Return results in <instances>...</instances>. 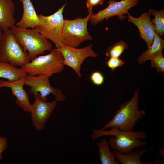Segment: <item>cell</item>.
<instances>
[{"label":"cell","instance_id":"ba28073f","mask_svg":"<svg viewBox=\"0 0 164 164\" xmlns=\"http://www.w3.org/2000/svg\"><path fill=\"white\" fill-rule=\"evenodd\" d=\"M139 0H121L116 2L114 0H110L108 2V6L104 9L99 10L97 13L94 14L89 21L93 26H94L104 19L107 20L115 16H118L120 20H123L126 17L124 15H128V10L136 6Z\"/></svg>","mask_w":164,"mask_h":164},{"label":"cell","instance_id":"d6986e66","mask_svg":"<svg viewBox=\"0 0 164 164\" xmlns=\"http://www.w3.org/2000/svg\"><path fill=\"white\" fill-rule=\"evenodd\" d=\"M164 48V39L159 34L155 32L152 45L146 51L142 52L138 57L137 59L138 63L141 64L150 60L155 53L162 51Z\"/></svg>","mask_w":164,"mask_h":164},{"label":"cell","instance_id":"4316f807","mask_svg":"<svg viewBox=\"0 0 164 164\" xmlns=\"http://www.w3.org/2000/svg\"><path fill=\"white\" fill-rule=\"evenodd\" d=\"M8 139L5 137H1L0 138V161L2 160L3 155L2 154L8 147Z\"/></svg>","mask_w":164,"mask_h":164},{"label":"cell","instance_id":"9c48e42d","mask_svg":"<svg viewBox=\"0 0 164 164\" xmlns=\"http://www.w3.org/2000/svg\"><path fill=\"white\" fill-rule=\"evenodd\" d=\"M49 78L43 74L34 76L28 75L25 78V85L30 87L29 92L33 95L37 93H39L41 99L44 101H47L46 97L52 93L57 102H63L65 98V95L60 89L51 86Z\"/></svg>","mask_w":164,"mask_h":164},{"label":"cell","instance_id":"277c9868","mask_svg":"<svg viewBox=\"0 0 164 164\" xmlns=\"http://www.w3.org/2000/svg\"><path fill=\"white\" fill-rule=\"evenodd\" d=\"M65 3L55 13L46 16L39 15V22L34 28L48 40L53 42L56 48L64 45L63 37L64 20L63 14Z\"/></svg>","mask_w":164,"mask_h":164},{"label":"cell","instance_id":"ffe728a7","mask_svg":"<svg viewBox=\"0 0 164 164\" xmlns=\"http://www.w3.org/2000/svg\"><path fill=\"white\" fill-rule=\"evenodd\" d=\"M98 148L100 159L102 164H119V161L116 160L113 152H110L108 141L105 138L101 139L97 143Z\"/></svg>","mask_w":164,"mask_h":164},{"label":"cell","instance_id":"83f0119b","mask_svg":"<svg viewBox=\"0 0 164 164\" xmlns=\"http://www.w3.org/2000/svg\"><path fill=\"white\" fill-rule=\"evenodd\" d=\"M159 155L160 157H162L164 158V149L162 148L159 150Z\"/></svg>","mask_w":164,"mask_h":164},{"label":"cell","instance_id":"3957f363","mask_svg":"<svg viewBox=\"0 0 164 164\" xmlns=\"http://www.w3.org/2000/svg\"><path fill=\"white\" fill-rule=\"evenodd\" d=\"M47 55L39 56L21 67V69L30 76L44 75L49 77L62 71L65 65L61 53L53 48Z\"/></svg>","mask_w":164,"mask_h":164},{"label":"cell","instance_id":"4fadbf2b","mask_svg":"<svg viewBox=\"0 0 164 164\" xmlns=\"http://www.w3.org/2000/svg\"><path fill=\"white\" fill-rule=\"evenodd\" d=\"M109 146L113 150L124 154L131 152L133 149L140 147H143L147 142L142 141V139L117 137L111 136L108 141Z\"/></svg>","mask_w":164,"mask_h":164},{"label":"cell","instance_id":"5bb4252c","mask_svg":"<svg viewBox=\"0 0 164 164\" xmlns=\"http://www.w3.org/2000/svg\"><path fill=\"white\" fill-rule=\"evenodd\" d=\"M20 1L23 6V15L15 25L22 28H35L39 23V19L31 0Z\"/></svg>","mask_w":164,"mask_h":164},{"label":"cell","instance_id":"ac0fdd59","mask_svg":"<svg viewBox=\"0 0 164 164\" xmlns=\"http://www.w3.org/2000/svg\"><path fill=\"white\" fill-rule=\"evenodd\" d=\"M28 75L21 68L9 63L0 61V78L6 79L9 81H14L25 77Z\"/></svg>","mask_w":164,"mask_h":164},{"label":"cell","instance_id":"7a4b0ae2","mask_svg":"<svg viewBox=\"0 0 164 164\" xmlns=\"http://www.w3.org/2000/svg\"><path fill=\"white\" fill-rule=\"evenodd\" d=\"M10 29L19 45L27 52L30 60L53 49L52 43L34 29L22 28L15 25Z\"/></svg>","mask_w":164,"mask_h":164},{"label":"cell","instance_id":"5b68a950","mask_svg":"<svg viewBox=\"0 0 164 164\" xmlns=\"http://www.w3.org/2000/svg\"><path fill=\"white\" fill-rule=\"evenodd\" d=\"M0 61L21 67L30 61L27 52L19 45L10 29L0 37Z\"/></svg>","mask_w":164,"mask_h":164},{"label":"cell","instance_id":"8fae6325","mask_svg":"<svg viewBox=\"0 0 164 164\" xmlns=\"http://www.w3.org/2000/svg\"><path fill=\"white\" fill-rule=\"evenodd\" d=\"M25 77L14 81L0 80V88H10L13 95L16 98V104L24 112L30 113L32 104L29 102V95L24 88Z\"/></svg>","mask_w":164,"mask_h":164},{"label":"cell","instance_id":"30bf717a","mask_svg":"<svg viewBox=\"0 0 164 164\" xmlns=\"http://www.w3.org/2000/svg\"><path fill=\"white\" fill-rule=\"evenodd\" d=\"M34 96L35 101L32 104L31 118L35 130L40 131L44 128L46 123L57 105V101L56 100L49 102L43 101L39 93Z\"/></svg>","mask_w":164,"mask_h":164},{"label":"cell","instance_id":"603a6c76","mask_svg":"<svg viewBox=\"0 0 164 164\" xmlns=\"http://www.w3.org/2000/svg\"><path fill=\"white\" fill-rule=\"evenodd\" d=\"M151 66L155 68L157 73H163L164 72V57L162 51L154 54L150 58Z\"/></svg>","mask_w":164,"mask_h":164},{"label":"cell","instance_id":"9a60e30c","mask_svg":"<svg viewBox=\"0 0 164 164\" xmlns=\"http://www.w3.org/2000/svg\"><path fill=\"white\" fill-rule=\"evenodd\" d=\"M15 9L12 0H0V28L2 30L9 29L15 25Z\"/></svg>","mask_w":164,"mask_h":164},{"label":"cell","instance_id":"4dcf8cb0","mask_svg":"<svg viewBox=\"0 0 164 164\" xmlns=\"http://www.w3.org/2000/svg\"><path fill=\"white\" fill-rule=\"evenodd\" d=\"M1 137H0V138Z\"/></svg>","mask_w":164,"mask_h":164},{"label":"cell","instance_id":"484cf974","mask_svg":"<svg viewBox=\"0 0 164 164\" xmlns=\"http://www.w3.org/2000/svg\"><path fill=\"white\" fill-rule=\"evenodd\" d=\"M104 0H87L86 5L88 13L93 12V7L98 5H102Z\"/></svg>","mask_w":164,"mask_h":164},{"label":"cell","instance_id":"8992f818","mask_svg":"<svg viewBox=\"0 0 164 164\" xmlns=\"http://www.w3.org/2000/svg\"><path fill=\"white\" fill-rule=\"evenodd\" d=\"M93 14L89 13L84 18L77 17L73 20H64L63 32L64 45L77 48L86 41L93 40L87 26Z\"/></svg>","mask_w":164,"mask_h":164},{"label":"cell","instance_id":"d4e9b609","mask_svg":"<svg viewBox=\"0 0 164 164\" xmlns=\"http://www.w3.org/2000/svg\"><path fill=\"white\" fill-rule=\"evenodd\" d=\"M90 79L93 84L98 86L101 85L104 81L103 75L99 71L93 72L91 75Z\"/></svg>","mask_w":164,"mask_h":164},{"label":"cell","instance_id":"7402d4cb","mask_svg":"<svg viewBox=\"0 0 164 164\" xmlns=\"http://www.w3.org/2000/svg\"><path fill=\"white\" fill-rule=\"evenodd\" d=\"M128 47V46L127 43L121 40L109 47L106 51L105 55L108 58L120 57L124 51Z\"/></svg>","mask_w":164,"mask_h":164},{"label":"cell","instance_id":"6da1fadb","mask_svg":"<svg viewBox=\"0 0 164 164\" xmlns=\"http://www.w3.org/2000/svg\"><path fill=\"white\" fill-rule=\"evenodd\" d=\"M139 88L135 92L132 97L122 103L111 120L106 123L101 129L105 130L113 128L121 131H133L136 123L145 115L144 110L139 109Z\"/></svg>","mask_w":164,"mask_h":164},{"label":"cell","instance_id":"44dd1931","mask_svg":"<svg viewBox=\"0 0 164 164\" xmlns=\"http://www.w3.org/2000/svg\"><path fill=\"white\" fill-rule=\"evenodd\" d=\"M148 13L150 15L154 16V18L151 20L154 25L155 32L161 37L164 34V9H162L159 11L149 9Z\"/></svg>","mask_w":164,"mask_h":164},{"label":"cell","instance_id":"f1b7e54d","mask_svg":"<svg viewBox=\"0 0 164 164\" xmlns=\"http://www.w3.org/2000/svg\"><path fill=\"white\" fill-rule=\"evenodd\" d=\"M155 163L156 164H162V163H161L162 162L161 161H160L159 160H155Z\"/></svg>","mask_w":164,"mask_h":164},{"label":"cell","instance_id":"cb8c5ba5","mask_svg":"<svg viewBox=\"0 0 164 164\" xmlns=\"http://www.w3.org/2000/svg\"><path fill=\"white\" fill-rule=\"evenodd\" d=\"M105 64L110 68L112 72L118 68L121 67L124 64V62L120 57H111L108 58Z\"/></svg>","mask_w":164,"mask_h":164},{"label":"cell","instance_id":"52a82bcc","mask_svg":"<svg viewBox=\"0 0 164 164\" xmlns=\"http://www.w3.org/2000/svg\"><path fill=\"white\" fill-rule=\"evenodd\" d=\"M93 45L89 44L81 48H77L64 45L60 48H56L62 54L63 64L74 71L79 77L82 76L80 72L81 66L84 60L88 57L96 58L98 55L94 51Z\"/></svg>","mask_w":164,"mask_h":164},{"label":"cell","instance_id":"e0dca14e","mask_svg":"<svg viewBox=\"0 0 164 164\" xmlns=\"http://www.w3.org/2000/svg\"><path fill=\"white\" fill-rule=\"evenodd\" d=\"M151 150H147L142 149L132 151L125 154L114 150H113L112 152L116 159L121 164H152V162H143L140 160L142 156Z\"/></svg>","mask_w":164,"mask_h":164},{"label":"cell","instance_id":"2e32d148","mask_svg":"<svg viewBox=\"0 0 164 164\" xmlns=\"http://www.w3.org/2000/svg\"><path fill=\"white\" fill-rule=\"evenodd\" d=\"M109 130H102L94 128L91 134V138L95 140L103 136H113L117 137L145 139L146 132L143 131L124 132L113 128H110Z\"/></svg>","mask_w":164,"mask_h":164},{"label":"cell","instance_id":"f546056e","mask_svg":"<svg viewBox=\"0 0 164 164\" xmlns=\"http://www.w3.org/2000/svg\"><path fill=\"white\" fill-rule=\"evenodd\" d=\"M2 29H1L0 28V37L2 35Z\"/></svg>","mask_w":164,"mask_h":164},{"label":"cell","instance_id":"7c38bea8","mask_svg":"<svg viewBox=\"0 0 164 164\" xmlns=\"http://www.w3.org/2000/svg\"><path fill=\"white\" fill-rule=\"evenodd\" d=\"M128 15V22L137 27L140 37L145 42L148 49L149 48L153 43L155 32V27L151 21L150 15L148 12H145L137 18L131 16L129 14Z\"/></svg>","mask_w":164,"mask_h":164}]
</instances>
